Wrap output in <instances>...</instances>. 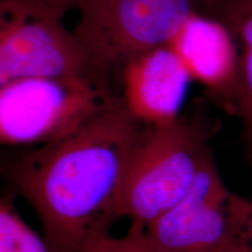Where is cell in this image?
Listing matches in <instances>:
<instances>
[{
  "mask_svg": "<svg viewBox=\"0 0 252 252\" xmlns=\"http://www.w3.org/2000/svg\"><path fill=\"white\" fill-rule=\"evenodd\" d=\"M25 1L47 13L63 19L70 9L78 8L82 0H25Z\"/></svg>",
  "mask_w": 252,
  "mask_h": 252,
  "instance_id": "obj_12",
  "label": "cell"
},
{
  "mask_svg": "<svg viewBox=\"0 0 252 252\" xmlns=\"http://www.w3.org/2000/svg\"><path fill=\"white\" fill-rule=\"evenodd\" d=\"M0 252H50L6 201L0 208Z\"/></svg>",
  "mask_w": 252,
  "mask_h": 252,
  "instance_id": "obj_10",
  "label": "cell"
},
{
  "mask_svg": "<svg viewBox=\"0 0 252 252\" xmlns=\"http://www.w3.org/2000/svg\"><path fill=\"white\" fill-rule=\"evenodd\" d=\"M193 81L201 83L230 115L237 117L239 62L229 28L212 13L189 18L168 43Z\"/></svg>",
  "mask_w": 252,
  "mask_h": 252,
  "instance_id": "obj_7",
  "label": "cell"
},
{
  "mask_svg": "<svg viewBox=\"0 0 252 252\" xmlns=\"http://www.w3.org/2000/svg\"><path fill=\"white\" fill-rule=\"evenodd\" d=\"M145 232L165 252H252V202L228 189L210 151L187 195Z\"/></svg>",
  "mask_w": 252,
  "mask_h": 252,
  "instance_id": "obj_5",
  "label": "cell"
},
{
  "mask_svg": "<svg viewBox=\"0 0 252 252\" xmlns=\"http://www.w3.org/2000/svg\"><path fill=\"white\" fill-rule=\"evenodd\" d=\"M25 77H86L110 83L62 19L25 0H0V86Z\"/></svg>",
  "mask_w": 252,
  "mask_h": 252,
  "instance_id": "obj_6",
  "label": "cell"
},
{
  "mask_svg": "<svg viewBox=\"0 0 252 252\" xmlns=\"http://www.w3.org/2000/svg\"><path fill=\"white\" fill-rule=\"evenodd\" d=\"M244 146H245V150H247L248 159H249V162H250L251 171H252V141H251V143L244 144ZM251 202H252V198H251Z\"/></svg>",
  "mask_w": 252,
  "mask_h": 252,
  "instance_id": "obj_13",
  "label": "cell"
},
{
  "mask_svg": "<svg viewBox=\"0 0 252 252\" xmlns=\"http://www.w3.org/2000/svg\"><path fill=\"white\" fill-rule=\"evenodd\" d=\"M84 252H165L145 231L128 230L126 236L113 238L110 236L97 239Z\"/></svg>",
  "mask_w": 252,
  "mask_h": 252,
  "instance_id": "obj_11",
  "label": "cell"
},
{
  "mask_svg": "<svg viewBox=\"0 0 252 252\" xmlns=\"http://www.w3.org/2000/svg\"><path fill=\"white\" fill-rule=\"evenodd\" d=\"M215 0H82L74 33L104 77L126 62L168 46L189 18L212 13Z\"/></svg>",
  "mask_w": 252,
  "mask_h": 252,
  "instance_id": "obj_3",
  "label": "cell"
},
{
  "mask_svg": "<svg viewBox=\"0 0 252 252\" xmlns=\"http://www.w3.org/2000/svg\"><path fill=\"white\" fill-rule=\"evenodd\" d=\"M125 106L144 125H165L180 117L189 84L187 68L168 46L135 56L119 69Z\"/></svg>",
  "mask_w": 252,
  "mask_h": 252,
  "instance_id": "obj_8",
  "label": "cell"
},
{
  "mask_svg": "<svg viewBox=\"0 0 252 252\" xmlns=\"http://www.w3.org/2000/svg\"><path fill=\"white\" fill-rule=\"evenodd\" d=\"M213 130L202 116L145 125L117 208L118 217L131 220L130 230L145 231L187 195L212 151Z\"/></svg>",
  "mask_w": 252,
  "mask_h": 252,
  "instance_id": "obj_2",
  "label": "cell"
},
{
  "mask_svg": "<svg viewBox=\"0 0 252 252\" xmlns=\"http://www.w3.org/2000/svg\"><path fill=\"white\" fill-rule=\"evenodd\" d=\"M144 128L119 98L69 134L21 156L15 187L37 214L50 252H84L108 236Z\"/></svg>",
  "mask_w": 252,
  "mask_h": 252,
  "instance_id": "obj_1",
  "label": "cell"
},
{
  "mask_svg": "<svg viewBox=\"0 0 252 252\" xmlns=\"http://www.w3.org/2000/svg\"><path fill=\"white\" fill-rule=\"evenodd\" d=\"M121 98L86 77H25L0 86V139L11 146L58 140Z\"/></svg>",
  "mask_w": 252,
  "mask_h": 252,
  "instance_id": "obj_4",
  "label": "cell"
},
{
  "mask_svg": "<svg viewBox=\"0 0 252 252\" xmlns=\"http://www.w3.org/2000/svg\"><path fill=\"white\" fill-rule=\"evenodd\" d=\"M213 14L220 18L234 37L239 62V98L244 144L252 141V0H215Z\"/></svg>",
  "mask_w": 252,
  "mask_h": 252,
  "instance_id": "obj_9",
  "label": "cell"
}]
</instances>
